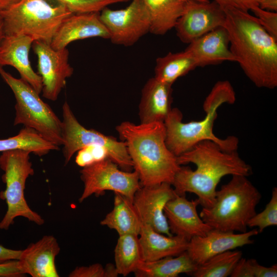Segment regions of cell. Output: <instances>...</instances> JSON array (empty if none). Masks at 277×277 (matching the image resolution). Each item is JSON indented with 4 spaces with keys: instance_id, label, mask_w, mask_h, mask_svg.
<instances>
[{
    "instance_id": "obj_11",
    "label": "cell",
    "mask_w": 277,
    "mask_h": 277,
    "mask_svg": "<svg viewBox=\"0 0 277 277\" xmlns=\"http://www.w3.org/2000/svg\"><path fill=\"white\" fill-rule=\"evenodd\" d=\"M100 17L114 44L131 46L150 32V17L143 0H132L127 7L120 10L106 7Z\"/></svg>"
},
{
    "instance_id": "obj_13",
    "label": "cell",
    "mask_w": 277,
    "mask_h": 277,
    "mask_svg": "<svg viewBox=\"0 0 277 277\" xmlns=\"http://www.w3.org/2000/svg\"><path fill=\"white\" fill-rule=\"evenodd\" d=\"M32 47L37 57L38 74L42 78L43 96L55 101L73 73L67 48L55 49L50 44L34 41Z\"/></svg>"
},
{
    "instance_id": "obj_30",
    "label": "cell",
    "mask_w": 277,
    "mask_h": 277,
    "mask_svg": "<svg viewBox=\"0 0 277 277\" xmlns=\"http://www.w3.org/2000/svg\"><path fill=\"white\" fill-rule=\"evenodd\" d=\"M231 277H276L277 266L260 265L254 259H240L232 271Z\"/></svg>"
},
{
    "instance_id": "obj_8",
    "label": "cell",
    "mask_w": 277,
    "mask_h": 277,
    "mask_svg": "<svg viewBox=\"0 0 277 277\" xmlns=\"http://www.w3.org/2000/svg\"><path fill=\"white\" fill-rule=\"evenodd\" d=\"M29 151L8 150L0 155V168L4 171L6 189L1 194L6 200L7 210L0 222V229L8 230L14 219L22 216L38 225L44 220L28 206L24 196L27 179L34 174Z\"/></svg>"
},
{
    "instance_id": "obj_31",
    "label": "cell",
    "mask_w": 277,
    "mask_h": 277,
    "mask_svg": "<svg viewBox=\"0 0 277 277\" xmlns=\"http://www.w3.org/2000/svg\"><path fill=\"white\" fill-rule=\"evenodd\" d=\"M277 225V188L272 190L271 197L262 212L256 213L248 222V227H256L259 233L267 227Z\"/></svg>"
},
{
    "instance_id": "obj_38",
    "label": "cell",
    "mask_w": 277,
    "mask_h": 277,
    "mask_svg": "<svg viewBox=\"0 0 277 277\" xmlns=\"http://www.w3.org/2000/svg\"><path fill=\"white\" fill-rule=\"evenodd\" d=\"M22 250H13L0 245V263L11 260H18Z\"/></svg>"
},
{
    "instance_id": "obj_22",
    "label": "cell",
    "mask_w": 277,
    "mask_h": 277,
    "mask_svg": "<svg viewBox=\"0 0 277 277\" xmlns=\"http://www.w3.org/2000/svg\"><path fill=\"white\" fill-rule=\"evenodd\" d=\"M138 240L143 261L146 262L179 255L186 251L189 242L181 236L160 233L143 224Z\"/></svg>"
},
{
    "instance_id": "obj_34",
    "label": "cell",
    "mask_w": 277,
    "mask_h": 277,
    "mask_svg": "<svg viewBox=\"0 0 277 277\" xmlns=\"http://www.w3.org/2000/svg\"><path fill=\"white\" fill-rule=\"evenodd\" d=\"M73 14L94 12L98 10L100 0H59Z\"/></svg>"
},
{
    "instance_id": "obj_29",
    "label": "cell",
    "mask_w": 277,
    "mask_h": 277,
    "mask_svg": "<svg viewBox=\"0 0 277 277\" xmlns=\"http://www.w3.org/2000/svg\"><path fill=\"white\" fill-rule=\"evenodd\" d=\"M242 255V251L233 250L218 254L206 262L197 265L196 269L190 275L193 277L230 276Z\"/></svg>"
},
{
    "instance_id": "obj_43",
    "label": "cell",
    "mask_w": 277,
    "mask_h": 277,
    "mask_svg": "<svg viewBox=\"0 0 277 277\" xmlns=\"http://www.w3.org/2000/svg\"><path fill=\"white\" fill-rule=\"evenodd\" d=\"M184 2L188 1V0H182ZM195 1H203V2H208L209 0H195Z\"/></svg>"
},
{
    "instance_id": "obj_24",
    "label": "cell",
    "mask_w": 277,
    "mask_h": 277,
    "mask_svg": "<svg viewBox=\"0 0 277 277\" xmlns=\"http://www.w3.org/2000/svg\"><path fill=\"white\" fill-rule=\"evenodd\" d=\"M186 251L175 256L153 261H142L134 272L136 277H177L181 273L190 275L197 267Z\"/></svg>"
},
{
    "instance_id": "obj_25",
    "label": "cell",
    "mask_w": 277,
    "mask_h": 277,
    "mask_svg": "<svg viewBox=\"0 0 277 277\" xmlns=\"http://www.w3.org/2000/svg\"><path fill=\"white\" fill-rule=\"evenodd\" d=\"M151 19L150 32L163 35L174 27L182 14L185 2L182 0H143Z\"/></svg>"
},
{
    "instance_id": "obj_28",
    "label": "cell",
    "mask_w": 277,
    "mask_h": 277,
    "mask_svg": "<svg viewBox=\"0 0 277 277\" xmlns=\"http://www.w3.org/2000/svg\"><path fill=\"white\" fill-rule=\"evenodd\" d=\"M114 261L119 275L126 276L134 273L143 261L138 235H119L114 249Z\"/></svg>"
},
{
    "instance_id": "obj_20",
    "label": "cell",
    "mask_w": 277,
    "mask_h": 277,
    "mask_svg": "<svg viewBox=\"0 0 277 277\" xmlns=\"http://www.w3.org/2000/svg\"><path fill=\"white\" fill-rule=\"evenodd\" d=\"M229 37L224 26L218 27L189 44L185 49L195 58L198 67L236 62L229 48Z\"/></svg>"
},
{
    "instance_id": "obj_16",
    "label": "cell",
    "mask_w": 277,
    "mask_h": 277,
    "mask_svg": "<svg viewBox=\"0 0 277 277\" xmlns=\"http://www.w3.org/2000/svg\"><path fill=\"white\" fill-rule=\"evenodd\" d=\"M197 199L189 201L185 196L177 195L165 206L164 213L171 233L188 241L205 235L212 228L205 223L197 212Z\"/></svg>"
},
{
    "instance_id": "obj_2",
    "label": "cell",
    "mask_w": 277,
    "mask_h": 277,
    "mask_svg": "<svg viewBox=\"0 0 277 277\" xmlns=\"http://www.w3.org/2000/svg\"><path fill=\"white\" fill-rule=\"evenodd\" d=\"M230 50L248 78L258 87L277 86V39L259 20L233 7L223 8Z\"/></svg>"
},
{
    "instance_id": "obj_41",
    "label": "cell",
    "mask_w": 277,
    "mask_h": 277,
    "mask_svg": "<svg viewBox=\"0 0 277 277\" xmlns=\"http://www.w3.org/2000/svg\"><path fill=\"white\" fill-rule=\"evenodd\" d=\"M19 0H0L1 10L5 9Z\"/></svg>"
},
{
    "instance_id": "obj_3",
    "label": "cell",
    "mask_w": 277,
    "mask_h": 277,
    "mask_svg": "<svg viewBox=\"0 0 277 277\" xmlns=\"http://www.w3.org/2000/svg\"><path fill=\"white\" fill-rule=\"evenodd\" d=\"M116 130L126 143L141 186L172 184L181 165L166 144L164 123L137 125L126 121L117 125Z\"/></svg>"
},
{
    "instance_id": "obj_26",
    "label": "cell",
    "mask_w": 277,
    "mask_h": 277,
    "mask_svg": "<svg viewBox=\"0 0 277 277\" xmlns=\"http://www.w3.org/2000/svg\"><path fill=\"white\" fill-rule=\"evenodd\" d=\"M196 67L197 65L195 58L186 50L176 53L169 52L156 59L154 77L172 85L179 77Z\"/></svg>"
},
{
    "instance_id": "obj_10",
    "label": "cell",
    "mask_w": 277,
    "mask_h": 277,
    "mask_svg": "<svg viewBox=\"0 0 277 277\" xmlns=\"http://www.w3.org/2000/svg\"><path fill=\"white\" fill-rule=\"evenodd\" d=\"M84 189L80 203L92 194L102 195L110 190L133 201L136 191L141 187L136 171H125L109 158L83 167L80 171Z\"/></svg>"
},
{
    "instance_id": "obj_19",
    "label": "cell",
    "mask_w": 277,
    "mask_h": 277,
    "mask_svg": "<svg viewBox=\"0 0 277 277\" xmlns=\"http://www.w3.org/2000/svg\"><path fill=\"white\" fill-rule=\"evenodd\" d=\"M109 39L99 12L72 14L59 27L50 46L55 49L67 48L71 42L90 37Z\"/></svg>"
},
{
    "instance_id": "obj_21",
    "label": "cell",
    "mask_w": 277,
    "mask_h": 277,
    "mask_svg": "<svg viewBox=\"0 0 277 277\" xmlns=\"http://www.w3.org/2000/svg\"><path fill=\"white\" fill-rule=\"evenodd\" d=\"M172 86L154 77L147 81L138 106L140 124L164 122L172 109Z\"/></svg>"
},
{
    "instance_id": "obj_27",
    "label": "cell",
    "mask_w": 277,
    "mask_h": 277,
    "mask_svg": "<svg viewBox=\"0 0 277 277\" xmlns=\"http://www.w3.org/2000/svg\"><path fill=\"white\" fill-rule=\"evenodd\" d=\"M59 146L43 137L35 130L24 127L13 136L0 140V152L22 150L42 156L52 150H57Z\"/></svg>"
},
{
    "instance_id": "obj_35",
    "label": "cell",
    "mask_w": 277,
    "mask_h": 277,
    "mask_svg": "<svg viewBox=\"0 0 277 277\" xmlns=\"http://www.w3.org/2000/svg\"><path fill=\"white\" fill-rule=\"evenodd\" d=\"M69 277H105V269L101 264L95 263L88 266L76 267Z\"/></svg>"
},
{
    "instance_id": "obj_14",
    "label": "cell",
    "mask_w": 277,
    "mask_h": 277,
    "mask_svg": "<svg viewBox=\"0 0 277 277\" xmlns=\"http://www.w3.org/2000/svg\"><path fill=\"white\" fill-rule=\"evenodd\" d=\"M177 195L169 183L141 186L136 191L132 203L142 224L160 233L172 236L164 208L168 202Z\"/></svg>"
},
{
    "instance_id": "obj_9",
    "label": "cell",
    "mask_w": 277,
    "mask_h": 277,
    "mask_svg": "<svg viewBox=\"0 0 277 277\" xmlns=\"http://www.w3.org/2000/svg\"><path fill=\"white\" fill-rule=\"evenodd\" d=\"M63 154L65 164L79 150L89 146L105 148L109 159L125 171H132L133 163L126 143L115 137L106 135L94 129H87L77 121L69 105L65 102L62 106Z\"/></svg>"
},
{
    "instance_id": "obj_15",
    "label": "cell",
    "mask_w": 277,
    "mask_h": 277,
    "mask_svg": "<svg viewBox=\"0 0 277 277\" xmlns=\"http://www.w3.org/2000/svg\"><path fill=\"white\" fill-rule=\"evenodd\" d=\"M259 233L258 229L238 234L212 229L205 235L191 238L186 252L196 264H202L218 254L253 244L251 237Z\"/></svg>"
},
{
    "instance_id": "obj_37",
    "label": "cell",
    "mask_w": 277,
    "mask_h": 277,
    "mask_svg": "<svg viewBox=\"0 0 277 277\" xmlns=\"http://www.w3.org/2000/svg\"><path fill=\"white\" fill-rule=\"evenodd\" d=\"M24 275L18 260L0 263V277H21Z\"/></svg>"
},
{
    "instance_id": "obj_17",
    "label": "cell",
    "mask_w": 277,
    "mask_h": 277,
    "mask_svg": "<svg viewBox=\"0 0 277 277\" xmlns=\"http://www.w3.org/2000/svg\"><path fill=\"white\" fill-rule=\"evenodd\" d=\"M34 42L32 38L25 35H4L0 44V67H14L21 78L39 94L43 88L42 78L33 70L29 58Z\"/></svg>"
},
{
    "instance_id": "obj_39",
    "label": "cell",
    "mask_w": 277,
    "mask_h": 277,
    "mask_svg": "<svg viewBox=\"0 0 277 277\" xmlns=\"http://www.w3.org/2000/svg\"><path fill=\"white\" fill-rule=\"evenodd\" d=\"M259 7L264 10L276 12L277 0H262Z\"/></svg>"
},
{
    "instance_id": "obj_40",
    "label": "cell",
    "mask_w": 277,
    "mask_h": 277,
    "mask_svg": "<svg viewBox=\"0 0 277 277\" xmlns=\"http://www.w3.org/2000/svg\"><path fill=\"white\" fill-rule=\"evenodd\" d=\"M105 277H116L119 274L114 265L108 263L105 267Z\"/></svg>"
},
{
    "instance_id": "obj_4",
    "label": "cell",
    "mask_w": 277,
    "mask_h": 277,
    "mask_svg": "<svg viewBox=\"0 0 277 277\" xmlns=\"http://www.w3.org/2000/svg\"><path fill=\"white\" fill-rule=\"evenodd\" d=\"M235 100V92L231 83L227 80L219 81L204 102L203 107L206 115L202 120L184 123L181 111L176 108H172L164 122L168 148L177 157L199 142L208 140L217 144L225 151L237 150L238 137L230 135L220 138L213 132L217 109L224 103L233 104Z\"/></svg>"
},
{
    "instance_id": "obj_6",
    "label": "cell",
    "mask_w": 277,
    "mask_h": 277,
    "mask_svg": "<svg viewBox=\"0 0 277 277\" xmlns=\"http://www.w3.org/2000/svg\"><path fill=\"white\" fill-rule=\"evenodd\" d=\"M1 14L5 35H25L50 44L73 13L59 0H19Z\"/></svg>"
},
{
    "instance_id": "obj_32",
    "label": "cell",
    "mask_w": 277,
    "mask_h": 277,
    "mask_svg": "<svg viewBox=\"0 0 277 277\" xmlns=\"http://www.w3.org/2000/svg\"><path fill=\"white\" fill-rule=\"evenodd\" d=\"M107 158H109V155L105 148L99 146H89L77 151L75 163L83 168Z\"/></svg>"
},
{
    "instance_id": "obj_7",
    "label": "cell",
    "mask_w": 277,
    "mask_h": 277,
    "mask_svg": "<svg viewBox=\"0 0 277 277\" xmlns=\"http://www.w3.org/2000/svg\"><path fill=\"white\" fill-rule=\"evenodd\" d=\"M0 75L15 98L14 125L32 128L51 143L62 145V121L39 94L24 80L14 77L1 67Z\"/></svg>"
},
{
    "instance_id": "obj_33",
    "label": "cell",
    "mask_w": 277,
    "mask_h": 277,
    "mask_svg": "<svg viewBox=\"0 0 277 277\" xmlns=\"http://www.w3.org/2000/svg\"><path fill=\"white\" fill-rule=\"evenodd\" d=\"M267 32L277 39V13L256 7L251 10Z\"/></svg>"
},
{
    "instance_id": "obj_42",
    "label": "cell",
    "mask_w": 277,
    "mask_h": 277,
    "mask_svg": "<svg viewBox=\"0 0 277 277\" xmlns=\"http://www.w3.org/2000/svg\"><path fill=\"white\" fill-rule=\"evenodd\" d=\"M4 35L5 34H4V30H3V24L1 20L0 21V44Z\"/></svg>"
},
{
    "instance_id": "obj_23",
    "label": "cell",
    "mask_w": 277,
    "mask_h": 277,
    "mask_svg": "<svg viewBox=\"0 0 277 277\" xmlns=\"http://www.w3.org/2000/svg\"><path fill=\"white\" fill-rule=\"evenodd\" d=\"M100 224L115 230L118 235L129 234L138 235L143 224L132 201L118 193H114L113 209Z\"/></svg>"
},
{
    "instance_id": "obj_1",
    "label": "cell",
    "mask_w": 277,
    "mask_h": 277,
    "mask_svg": "<svg viewBox=\"0 0 277 277\" xmlns=\"http://www.w3.org/2000/svg\"><path fill=\"white\" fill-rule=\"evenodd\" d=\"M180 165L193 163L196 169L181 166L171 185L175 193L185 196L186 192L196 194L203 208H209L214 204L216 186L227 175L248 176L252 173L251 166L239 155L237 150L227 151L215 142L205 140L196 144L177 157Z\"/></svg>"
},
{
    "instance_id": "obj_12",
    "label": "cell",
    "mask_w": 277,
    "mask_h": 277,
    "mask_svg": "<svg viewBox=\"0 0 277 277\" xmlns=\"http://www.w3.org/2000/svg\"><path fill=\"white\" fill-rule=\"evenodd\" d=\"M226 13L215 1L188 0L174 26L176 35L184 43L189 44L214 29L224 26Z\"/></svg>"
},
{
    "instance_id": "obj_18",
    "label": "cell",
    "mask_w": 277,
    "mask_h": 277,
    "mask_svg": "<svg viewBox=\"0 0 277 277\" xmlns=\"http://www.w3.org/2000/svg\"><path fill=\"white\" fill-rule=\"evenodd\" d=\"M60 252L56 239L47 235L22 250L18 261L25 274L32 277H58L55 261Z\"/></svg>"
},
{
    "instance_id": "obj_5",
    "label": "cell",
    "mask_w": 277,
    "mask_h": 277,
    "mask_svg": "<svg viewBox=\"0 0 277 277\" xmlns=\"http://www.w3.org/2000/svg\"><path fill=\"white\" fill-rule=\"evenodd\" d=\"M233 175L231 180L216 190L210 208H203L200 216L212 229L240 233L247 231L248 221L256 213L262 195L247 179Z\"/></svg>"
},
{
    "instance_id": "obj_36",
    "label": "cell",
    "mask_w": 277,
    "mask_h": 277,
    "mask_svg": "<svg viewBox=\"0 0 277 277\" xmlns=\"http://www.w3.org/2000/svg\"><path fill=\"white\" fill-rule=\"evenodd\" d=\"M223 8L233 7L244 11H248L252 9L259 7L262 0H213Z\"/></svg>"
},
{
    "instance_id": "obj_44",
    "label": "cell",
    "mask_w": 277,
    "mask_h": 277,
    "mask_svg": "<svg viewBox=\"0 0 277 277\" xmlns=\"http://www.w3.org/2000/svg\"><path fill=\"white\" fill-rule=\"evenodd\" d=\"M1 12V9H0V21L2 20Z\"/></svg>"
}]
</instances>
